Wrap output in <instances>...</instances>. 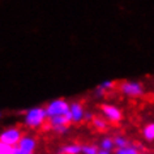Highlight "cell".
I'll return each mask as SVG.
<instances>
[{
  "mask_svg": "<svg viewBox=\"0 0 154 154\" xmlns=\"http://www.w3.org/2000/svg\"><path fill=\"white\" fill-rule=\"evenodd\" d=\"M47 112H46L45 107H32V109L26 110L25 116H24V123L29 128H39L47 122Z\"/></svg>",
  "mask_w": 154,
  "mask_h": 154,
  "instance_id": "obj_1",
  "label": "cell"
},
{
  "mask_svg": "<svg viewBox=\"0 0 154 154\" xmlns=\"http://www.w3.org/2000/svg\"><path fill=\"white\" fill-rule=\"evenodd\" d=\"M69 106H71V103H69L67 99H64V98L52 99V101L48 102L47 106L45 107L46 112H47V118L68 115L69 114Z\"/></svg>",
  "mask_w": 154,
  "mask_h": 154,
  "instance_id": "obj_2",
  "label": "cell"
},
{
  "mask_svg": "<svg viewBox=\"0 0 154 154\" xmlns=\"http://www.w3.org/2000/svg\"><path fill=\"white\" fill-rule=\"evenodd\" d=\"M119 91L129 98H137L144 95V85L138 81H133V80H127V81H122L119 84Z\"/></svg>",
  "mask_w": 154,
  "mask_h": 154,
  "instance_id": "obj_3",
  "label": "cell"
},
{
  "mask_svg": "<svg viewBox=\"0 0 154 154\" xmlns=\"http://www.w3.org/2000/svg\"><path fill=\"white\" fill-rule=\"evenodd\" d=\"M22 137V131L18 127H11L0 133V141L11 146H17Z\"/></svg>",
  "mask_w": 154,
  "mask_h": 154,
  "instance_id": "obj_4",
  "label": "cell"
},
{
  "mask_svg": "<svg viewBox=\"0 0 154 154\" xmlns=\"http://www.w3.org/2000/svg\"><path fill=\"white\" fill-rule=\"evenodd\" d=\"M101 111H102V115L105 116V119L110 123H120L122 119H123V112L122 110L116 107L115 105H109V103H103L101 105Z\"/></svg>",
  "mask_w": 154,
  "mask_h": 154,
  "instance_id": "obj_5",
  "label": "cell"
},
{
  "mask_svg": "<svg viewBox=\"0 0 154 154\" xmlns=\"http://www.w3.org/2000/svg\"><path fill=\"white\" fill-rule=\"evenodd\" d=\"M85 109H84L82 103L80 102H72L69 106V116H71V122L72 123H81L84 122L85 118Z\"/></svg>",
  "mask_w": 154,
  "mask_h": 154,
  "instance_id": "obj_6",
  "label": "cell"
},
{
  "mask_svg": "<svg viewBox=\"0 0 154 154\" xmlns=\"http://www.w3.org/2000/svg\"><path fill=\"white\" fill-rule=\"evenodd\" d=\"M71 116L68 115H63V116H54V118H48L47 119V125L50 129L54 128H59V127H69L71 124Z\"/></svg>",
  "mask_w": 154,
  "mask_h": 154,
  "instance_id": "obj_7",
  "label": "cell"
},
{
  "mask_svg": "<svg viewBox=\"0 0 154 154\" xmlns=\"http://www.w3.org/2000/svg\"><path fill=\"white\" fill-rule=\"evenodd\" d=\"M17 146L26 154H34V150L37 148V141L32 136H24Z\"/></svg>",
  "mask_w": 154,
  "mask_h": 154,
  "instance_id": "obj_8",
  "label": "cell"
},
{
  "mask_svg": "<svg viewBox=\"0 0 154 154\" xmlns=\"http://www.w3.org/2000/svg\"><path fill=\"white\" fill-rule=\"evenodd\" d=\"M115 88V81H112V80H106V81H103L101 82L99 85L94 89V95L95 97H103L107 91L111 90V89H114Z\"/></svg>",
  "mask_w": 154,
  "mask_h": 154,
  "instance_id": "obj_9",
  "label": "cell"
},
{
  "mask_svg": "<svg viewBox=\"0 0 154 154\" xmlns=\"http://www.w3.org/2000/svg\"><path fill=\"white\" fill-rule=\"evenodd\" d=\"M82 153V146L79 144L64 145L59 149V154H80Z\"/></svg>",
  "mask_w": 154,
  "mask_h": 154,
  "instance_id": "obj_10",
  "label": "cell"
},
{
  "mask_svg": "<svg viewBox=\"0 0 154 154\" xmlns=\"http://www.w3.org/2000/svg\"><path fill=\"white\" fill-rule=\"evenodd\" d=\"M141 148L140 145H134L131 144L127 148H122V149H115V154H141Z\"/></svg>",
  "mask_w": 154,
  "mask_h": 154,
  "instance_id": "obj_11",
  "label": "cell"
},
{
  "mask_svg": "<svg viewBox=\"0 0 154 154\" xmlns=\"http://www.w3.org/2000/svg\"><path fill=\"white\" fill-rule=\"evenodd\" d=\"M91 124H93V127L97 131H106L107 127H109V124H107V120L103 116H95L93 118V120H91Z\"/></svg>",
  "mask_w": 154,
  "mask_h": 154,
  "instance_id": "obj_12",
  "label": "cell"
},
{
  "mask_svg": "<svg viewBox=\"0 0 154 154\" xmlns=\"http://www.w3.org/2000/svg\"><path fill=\"white\" fill-rule=\"evenodd\" d=\"M99 149L102 150H107V152H112L115 148V142H114V137H103L101 142H99Z\"/></svg>",
  "mask_w": 154,
  "mask_h": 154,
  "instance_id": "obj_13",
  "label": "cell"
},
{
  "mask_svg": "<svg viewBox=\"0 0 154 154\" xmlns=\"http://www.w3.org/2000/svg\"><path fill=\"white\" fill-rule=\"evenodd\" d=\"M142 137L146 141H154V123H149L142 128Z\"/></svg>",
  "mask_w": 154,
  "mask_h": 154,
  "instance_id": "obj_14",
  "label": "cell"
},
{
  "mask_svg": "<svg viewBox=\"0 0 154 154\" xmlns=\"http://www.w3.org/2000/svg\"><path fill=\"white\" fill-rule=\"evenodd\" d=\"M114 142H115V148L116 149L127 148V146L131 145V141L128 140V138L124 137V136H120V134H118V136L114 137Z\"/></svg>",
  "mask_w": 154,
  "mask_h": 154,
  "instance_id": "obj_15",
  "label": "cell"
},
{
  "mask_svg": "<svg viewBox=\"0 0 154 154\" xmlns=\"http://www.w3.org/2000/svg\"><path fill=\"white\" fill-rule=\"evenodd\" d=\"M99 148L97 145H84L82 154H98Z\"/></svg>",
  "mask_w": 154,
  "mask_h": 154,
  "instance_id": "obj_16",
  "label": "cell"
},
{
  "mask_svg": "<svg viewBox=\"0 0 154 154\" xmlns=\"http://www.w3.org/2000/svg\"><path fill=\"white\" fill-rule=\"evenodd\" d=\"M13 150H14V146L7 145L0 141V154H13Z\"/></svg>",
  "mask_w": 154,
  "mask_h": 154,
  "instance_id": "obj_17",
  "label": "cell"
},
{
  "mask_svg": "<svg viewBox=\"0 0 154 154\" xmlns=\"http://www.w3.org/2000/svg\"><path fill=\"white\" fill-rule=\"evenodd\" d=\"M93 118H94L93 112L86 111V112H85V118H84V122H91V120H93Z\"/></svg>",
  "mask_w": 154,
  "mask_h": 154,
  "instance_id": "obj_18",
  "label": "cell"
},
{
  "mask_svg": "<svg viewBox=\"0 0 154 154\" xmlns=\"http://www.w3.org/2000/svg\"><path fill=\"white\" fill-rule=\"evenodd\" d=\"M13 154H26L25 152H22V150L18 148V146H14V150H13Z\"/></svg>",
  "mask_w": 154,
  "mask_h": 154,
  "instance_id": "obj_19",
  "label": "cell"
},
{
  "mask_svg": "<svg viewBox=\"0 0 154 154\" xmlns=\"http://www.w3.org/2000/svg\"><path fill=\"white\" fill-rule=\"evenodd\" d=\"M98 154H111V152H107V150H102V149H99Z\"/></svg>",
  "mask_w": 154,
  "mask_h": 154,
  "instance_id": "obj_20",
  "label": "cell"
},
{
  "mask_svg": "<svg viewBox=\"0 0 154 154\" xmlns=\"http://www.w3.org/2000/svg\"><path fill=\"white\" fill-rule=\"evenodd\" d=\"M0 116H2V114H0Z\"/></svg>",
  "mask_w": 154,
  "mask_h": 154,
  "instance_id": "obj_21",
  "label": "cell"
}]
</instances>
